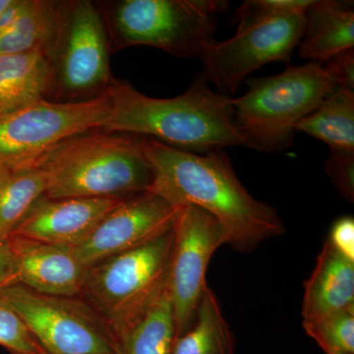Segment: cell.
<instances>
[{
	"label": "cell",
	"mask_w": 354,
	"mask_h": 354,
	"mask_svg": "<svg viewBox=\"0 0 354 354\" xmlns=\"http://www.w3.org/2000/svg\"><path fill=\"white\" fill-rule=\"evenodd\" d=\"M6 243L15 263L14 283L44 295L80 297L88 267L73 247L20 235H10Z\"/></svg>",
	"instance_id": "14"
},
{
	"label": "cell",
	"mask_w": 354,
	"mask_h": 354,
	"mask_svg": "<svg viewBox=\"0 0 354 354\" xmlns=\"http://www.w3.org/2000/svg\"><path fill=\"white\" fill-rule=\"evenodd\" d=\"M176 339L169 283L116 337V354H171Z\"/></svg>",
	"instance_id": "19"
},
{
	"label": "cell",
	"mask_w": 354,
	"mask_h": 354,
	"mask_svg": "<svg viewBox=\"0 0 354 354\" xmlns=\"http://www.w3.org/2000/svg\"><path fill=\"white\" fill-rule=\"evenodd\" d=\"M95 130L55 147L37 164L46 197L122 198L148 191L153 183L142 138Z\"/></svg>",
	"instance_id": "3"
},
{
	"label": "cell",
	"mask_w": 354,
	"mask_h": 354,
	"mask_svg": "<svg viewBox=\"0 0 354 354\" xmlns=\"http://www.w3.org/2000/svg\"><path fill=\"white\" fill-rule=\"evenodd\" d=\"M313 0H249L236 11L234 23L237 24V32L264 22V21L292 15L304 14Z\"/></svg>",
	"instance_id": "24"
},
{
	"label": "cell",
	"mask_w": 354,
	"mask_h": 354,
	"mask_svg": "<svg viewBox=\"0 0 354 354\" xmlns=\"http://www.w3.org/2000/svg\"><path fill=\"white\" fill-rule=\"evenodd\" d=\"M111 46L104 15L87 0L62 1L57 38L48 60L50 68L48 97L73 102L106 92L114 78L109 66Z\"/></svg>",
	"instance_id": "8"
},
{
	"label": "cell",
	"mask_w": 354,
	"mask_h": 354,
	"mask_svg": "<svg viewBox=\"0 0 354 354\" xmlns=\"http://www.w3.org/2000/svg\"><path fill=\"white\" fill-rule=\"evenodd\" d=\"M62 1L22 0L17 15L0 30V55L41 53L48 57L55 44Z\"/></svg>",
	"instance_id": "17"
},
{
	"label": "cell",
	"mask_w": 354,
	"mask_h": 354,
	"mask_svg": "<svg viewBox=\"0 0 354 354\" xmlns=\"http://www.w3.org/2000/svg\"><path fill=\"white\" fill-rule=\"evenodd\" d=\"M171 354H235L234 334L209 286L198 305L194 322L174 339Z\"/></svg>",
	"instance_id": "21"
},
{
	"label": "cell",
	"mask_w": 354,
	"mask_h": 354,
	"mask_svg": "<svg viewBox=\"0 0 354 354\" xmlns=\"http://www.w3.org/2000/svg\"><path fill=\"white\" fill-rule=\"evenodd\" d=\"M305 14V13H304ZM304 14L258 23L225 41H214L202 58V79L220 94L234 95L255 70L274 62H290L304 35Z\"/></svg>",
	"instance_id": "10"
},
{
	"label": "cell",
	"mask_w": 354,
	"mask_h": 354,
	"mask_svg": "<svg viewBox=\"0 0 354 354\" xmlns=\"http://www.w3.org/2000/svg\"><path fill=\"white\" fill-rule=\"evenodd\" d=\"M0 346L10 354H44L22 318L0 298Z\"/></svg>",
	"instance_id": "25"
},
{
	"label": "cell",
	"mask_w": 354,
	"mask_h": 354,
	"mask_svg": "<svg viewBox=\"0 0 354 354\" xmlns=\"http://www.w3.org/2000/svg\"><path fill=\"white\" fill-rule=\"evenodd\" d=\"M15 281V263L7 243L0 251V288Z\"/></svg>",
	"instance_id": "29"
},
{
	"label": "cell",
	"mask_w": 354,
	"mask_h": 354,
	"mask_svg": "<svg viewBox=\"0 0 354 354\" xmlns=\"http://www.w3.org/2000/svg\"><path fill=\"white\" fill-rule=\"evenodd\" d=\"M302 326L326 354H354V305Z\"/></svg>",
	"instance_id": "23"
},
{
	"label": "cell",
	"mask_w": 354,
	"mask_h": 354,
	"mask_svg": "<svg viewBox=\"0 0 354 354\" xmlns=\"http://www.w3.org/2000/svg\"><path fill=\"white\" fill-rule=\"evenodd\" d=\"M0 298L48 354H116L113 330L81 297L44 295L10 283L0 288Z\"/></svg>",
	"instance_id": "9"
},
{
	"label": "cell",
	"mask_w": 354,
	"mask_h": 354,
	"mask_svg": "<svg viewBox=\"0 0 354 354\" xmlns=\"http://www.w3.org/2000/svg\"><path fill=\"white\" fill-rule=\"evenodd\" d=\"M46 193V179L37 167L0 171V239L6 242L32 204Z\"/></svg>",
	"instance_id": "22"
},
{
	"label": "cell",
	"mask_w": 354,
	"mask_h": 354,
	"mask_svg": "<svg viewBox=\"0 0 354 354\" xmlns=\"http://www.w3.org/2000/svg\"><path fill=\"white\" fill-rule=\"evenodd\" d=\"M325 169L342 196L349 202H353L354 153L330 151Z\"/></svg>",
	"instance_id": "26"
},
{
	"label": "cell",
	"mask_w": 354,
	"mask_h": 354,
	"mask_svg": "<svg viewBox=\"0 0 354 354\" xmlns=\"http://www.w3.org/2000/svg\"><path fill=\"white\" fill-rule=\"evenodd\" d=\"M111 109L109 90L76 102L41 99L0 118V171L34 169L55 147L102 130Z\"/></svg>",
	"instance_id": "7"
},
{
	"label": "cell",
	"mask_w": 354,
	"mask_h": 354,
	"mask_svg": "<svg viewBox=\"0 0 354 354\" xmlns=\"http://www.w3.org/2000/svg\"><path fill=\"white\" fill-rule=\"evenodd\" d=\"M179 209L150 191L130 195L100 221L87 241L74 248V252L90 268L111 256L144 245L174 227Z\"/></svg>",
	"instance_id": "12"
},
{
	"label": "cell",
	"mask_w": 354,
	"mask_h": 354,
	"mask_svg": "<svg viewBox=\"0 0 354 354\" xmlns=\"http://www.w3.org/2000/svg\"><path fill=\"white\" fill-rule=\"evenodd\" d=\"M249 90L230 99V114L247 148L278 152L290 148L297 127L337 88L322 64L290 66L277 75L247 80Z\"/></svg>",
	"instance_id": "4"
},
{
	"label": "cell",
	"mask_w": 354,
	"mask_h": 354,
	"mask_svg": "<svg viewBox=\"0 0 354 354\" xmlns=\"http://www.w3.org/2000/svg\"><path fill=\"white\" fill-rule=\"evenodd\" d=\"M44 354H48V353H46V351H44Z\"/></svg>",
	"instance_id": "32"
},
{
	"label": "cell",
	"mask_w": 354,
	"mask_h": 354,
	"mask_svg": "<svg viewBox=\"0 0 354 354\" xmlns=\"http://www.w3.org/2000/svg\"><path fill=\"white\" fill-rule=\"evenodd\" d=\"M354 305V262L325 242L305 283L302 325Z\"/></svg>",
	"instance_id": "15"
},
{
	"label": "cell",
	"mask_w": 354,
	"mask_h": 354,
	"mask_svg": "<svg viewBox=\"0 0 354 354\" xmlns=\"http://www.w3.org/2000/svg\"><path fill=\"white\" fill-rule=\"evenodd\" d=\"M50 68L44 53L0 55V118L46 99Z\"/></svg>",
	"instance_id": "18"
},
{
	"label": "cell",
	"mask_w": 354,
	"mask_h": 354,
	"mask_svg": "<svg viewBox=\"0 0 354 354\" xmlns=\"http://www.w3.org/2000/svg\"><path fill=\"white\" fill-rule=\"evenodd\" d=\"M122 198H64L46 195L32 204L11 235L79 247Z\"/></svg>",
	"instance_id": "13"
},
{
	"label": "cell",
	"mask_w": 354,
	"mask_h": 354,
	"mask_svg": "<svg viewBox=\"0 0 354 354\" xmlns=\"http://www.w3.org/2000/svg\"><path fill=\"white\" fill-rule=\"evenodd\" d=\"M328 241L337 252L354 262V220L351 216L335 221Z\"/></svg>",
	"instance_id": "28"
},
{
	"label": "cell",
	"mask_w": 354,
	"mask_h": 354,
	"mask_svg": "<svg viewBox=\"0 0 354 354\" xmlns=\"http://www.w3.org/2000/svg\"><path fill=\"white\" fill-rule=\"evenodd\" d=\"M6 245V242L2 241L1 239H0V251L2 250V249L4 248Z\"/></svg>",
	"instance_id": "31"
},
{
	"label": "cell",
	"mask_w": 354,
	"mask_h": 354,
	"mask_svg": "<svg viewBox=\"0 0 354 354\" xmlns=\"http://www.w3.org/2000/svg\"><path fill=\"white\" fill-rule=\"evenodd\" d=\"M297 130L323 141L330 151L354 153V92L335 88L299 121Z\"/></svg>",
	"instance_id": "20"
},
{
	"label": "cell",
	"mask_w": 354,
	"mask_h": 354,
	"mask_svg": "<svg viewBox=\"0 0 354 354\" xmlns=\"http://www.w3.org/2000/svg\"><path fill=\"white\" fill-rule=\"evenodd\" d=\"M141 146L153 174L148 191L174 208L193 205L209 212L235 250L250 252L285 232L278 211L245 189L223 150L199 155L145 137Z\"/></svg>",
	"instance_id": "1"
},
{
	"label": "cell",
	"mask_w": 354,
	"mask_h": 354,
	"mask_svg": "<svg viewBox=\"0 0 354 354\" xmlns=\"http://www.w3.org/2000/svg\"><path fill=\"white\" fill-rule=\"evenodd\" d=\"M111 109L102 131L157 140L185 152L206 153L247 147L230 114V97L214 92L201 78L183 95L156 99L114 79Z\"/></svg>",
	"instance_id": "2"
},
{
	"label": "cell",
	"mask_w": 354,
	"mask_h": 354,
	"mask_svg": "<svg viewBox=\"0 0 354 354\" xmlns=\"http://www.w3.org/2000/svg\"><path fill=\"white\" fill-rule=\"evenodd\" d=\"M298 55L326 62L354 46V12L344 2L319 0L308 7Z\"/></svg>",
	"instance_id": "16"
},
{
	"label": "cell",
	"mask_w": 354,
	"mask_h": 354,
	"mask_svg": "<svg viewBox=\"0 0 354 354\" xmlns=\"http://www.w3.org/2000/svg\"><path fill=\"white\" fill-rule=\"evenodd\" d=\"M174 239L172 228L88 268L80 297L106 320L115 339L169 283Z\"/></svg>",
	"instance_id": "6"
},
{
	"label": "cell",
	"mask_w": 354,
	"mask_h": 354,
	"mask_svg": "<svg viewBox=\"0 0 354 354\" xmlns=\"http://www.w3.org/2000/svg\"><path fill=\"white\" fill-rule=\"evenodd\" d=\"M14 0H0V17L6 12L7 9L12 6Z\"/></svg>",
	"instance_id": "30"
},
{
	"label": "cell",
	"mask_w": 354,
	"mask_h": 354,
	"mask_svg": "<svg viewBox=\"0 0 354 354\" xmlns=\"http://www.w3.org/2000/svg\"><path fill=\"white\" fill-rule=\"evenodd\" d=\"M174 232L169 286L176 337L194 322L198 305L208 288L209 261L223 244H227V234L218 218L193 205L179 209Z\"/></svg>",
	"instance_id": "11"
},
{
	"label": "cell",
	"mask_w": 354,
	"mask_h": 354,
	"mask_svg": "<svg viewBox=\"0 0 354 354\" xmlns=\"http://www.w3.org/2000/svg\"><path fill=\"white\" fill-rule=\"evenodd\" d=\"M111 50L135 46L160 48L174 57L202 59L216 41V14L227 8L216 0H121L97 4Z\"/></svg>",
	"instance_id": "5"
},
{
	"label": "cell",
	"mask_w": 354,
	"mask_h": 354,
	"mask_svg": "<svg viewBox=\"0 0 354 354\" xmlns=\"http://www.w3.org/2000/svg\"><path fill=\"white\" fill-rule=\"evenodd\" d=\"M328 75L337 88L354 92V51L353 48L342 51L326 62L323 65Z\"/></svg>",
	"instance_id": "27"
}]
</instances>
